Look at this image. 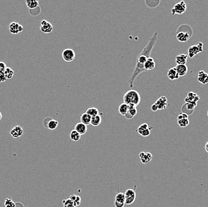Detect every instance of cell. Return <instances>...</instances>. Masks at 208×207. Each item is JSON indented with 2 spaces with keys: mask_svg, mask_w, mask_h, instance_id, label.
I'll use <instances>...</instances> for the list:
<instances>
[{
  "mask_svg": "<svg viewBox=\"0 0 208 207\" xmlns=\"http://www.w3.org/2000/svg\"><path fill=\"white\" fill-rule=\"evenodd\" d=\"M157 36H158V33L155 32L153 34L152 37L150 38V40H149L146 46L142 50L141 54L138 56L135 65V68L129 79V86L131 87H133L134 81L137 78V76L139 75L141 73L146 72V70L144 69V64L146 61L147 59L150 57L151 51L156 42L157 41Z\"/></svg>",
  "mask_w": 208,
  "mask_h": 207,
  "instance_id": "cell-1",
  "label": "cell"
},
{
  "mask_svg": "<svg viewBox=\"0 0 208 207\" xmlns=\"http://www.w3.org/2000/svg\"><path fill=\"white\" fill-rule=\"evenodd\" d=\"M141 96L136 90H129L123 96L124 103L127 105L133 104L135 106H137L141 103Z\"/></svg>",
  "mask_w": 208,
  "mask_h": 207,
  "instance_id": "cell-2",
  "label": "cell"
},
{
  "mask_svg": "<svg viewBox=\"0 0 208 207\" xmlns=\"http://www.w3.org/2000/svg\"><path fill=\"white\" fill-rule=\"evenodd\" d=\"M203 44L202 42H198L196 45L192 46L188 49V56L193 59L194 56L201 53L203 50Z\"/></svg>",
  "mask_w": 208,
  "mask_h": 207,
  "instance_id": "cell-3",
  "label": "cell"
},
{
  "mask_svg": "<svg viewBox=\"0 0 208 207\" xmlns=\"http://www.w3.org/2000/svg\"><path fill=\"white\" fill-rule=\"evenodd\" d=\"M187 10V4L184 1H181L180 2L175 4L173 8L171 10V12L172 15L175 14H182Z\"/></svg>",
  "mask_w": 208,
  "mask_h": 207,
  "instance_id": "cell-4",
  "label": "cell"
},
{
  "mask_svg": "<svg viewBox=\"0 0 208 207\" xmlns=\"http://www.w3.org/2000/svg\"><path fill=\"white\" fill-rule=\"evenodd\" d=\"M125 205H130L132 204L136 199V192L135 189H129L125 192Z\"/></svg>",
  "mask_w": 208,
  "mask_h": 207,
  "instance_id": "cell-5",
  "label": "cell"
},
{
  "mask_svg": "<svg viewBox=\"0 0 208 207\" xmlns=\"http://www.w3.org/2000/svg\"><path fill=\"white\" fill-rule=\"evenodd\" d=\"M62 57L66 62H71L76 58V53L71 48H66L62 53Z\"/></svg>",
  "mask_w": 208,
  "mask_h": 207,
  "instance_id": "cell-6",
  "label": "cell"
},
{
  "mask_svg": "<svg viewBox=\"0 0 208 207\" xmlns=\"http://www.w3.org/2000/svg\"><path fill=\"white\" fill-rule=\"evenodd\" d=\"M9 31L12 34H18L23 31V26L17 22H13L9 25Z\"/></svg>",
  "mask_w": 208,
  "mask_h": 207,
  "instance_id": "cell-7",
  "label": "cell"
},
{
  "mask_svg": "<svg viewBox=\"0 0 208 207\" xmlns=\"http://www.w3.org/2000/svg\"><path fill=\"white\" fill-rule=\"evenodd\" d=\"M115 207H124L125 205V193L118 192L116 194L114 199Z\"/></svg>",
  "mask_w": 208,
  "mask_h": 207,
  "instance_id": "cell-8",
  "label": "cell"
},
{
  "mask_svg": "<svg viewBox=\"0 0 208 207\" xmlns=\"http://www.w3.org/2000/svg\"><path fill=\"white\" fill-rule=\"evenodd\" d=\"M197 106L196 102H188L184 104L182 107V113H186L188 115L191 114L194 111L195 108Z\"/></svg>",
  "mask_w": 208,
  "mask_h": 207,
  "instance_id": "cell-9",
  "label": "cell"
},
{
  "mask_svg": "<svg viewBox=\"0 0 208 207\" xmlns=\"http://www.w3.org/2000/svg\"><path fill=\"white\" fill-rule=\"evenodd\" d=\"M155 105L158 109V111L164 110L167 107V99L166 97L161 96L158 99L156 102L154 103Z\"/></svg>",
  "mask_w": 208,
  "mask_h": 207,
  "instance_id": "cell-10",
  "label": "cell"
},
{
  "mask_svg": "<svg viewBox=\"0 0 208 207\" xmlns=\"http://www.w3.org/2000/svg\"><path fill=\"white\" fill-rule=\"evenodd\" d=\"M53 25L46 20H42L41 22L40 25V30L43 33L45 34H49L51 33L53 31Z\"/></svg>",
  "mask_w": 208,
  "mask_h": 207,
  "instance_id": "cell-11",
  "label": "cell"
},
{
  "mask_svg": "<svg viewBox=\"0 0 208 207\" xmlns=\"http://www.w3.org/2000/svg\"><path fill=\"white\" fill-rule=\"evenodd\" d=\"M139 157L142 164H147L152 160L153 155L150 152H141L139 154Z\"/></svg>",
  "mask_w": 208,
  "mask_h": 207,
  "instance_id": "cell-12",
  "label": "cell"
},
{
  "mask_svg": "<svg viewBox=\"0 0 208 207\" xmlns=\"http://www.w3.org/2000/svg\"><path fill=\"white\" fill-rule=\"evenodd\" d=\"M176 37L178 41L181 42H186L190 39L191 35L188 34L187 32L178 31L176 34Z\"/></svg>",
  "mask_w": 208,
  "mask_h": 207,
  "instance_id": "cell-13",
  "label": "cell"
},
{
  "mask_svg": "<svg viewBox=\"0 0 208 207\" xmlns=\"http://www.w3.org/2000/svg\"><path fill=\"white\" fill-rule=\"evenodd\" d=\"M138 113V111L136 109V106L133 104H129L128 105V111L125 115V118L128 119H131L135 117Z\"/></svg>",
  "mask_w": 208,
  "mask_h": 207,
  "instance_id": "cell-14",
  "label": "cell"
},
{
  "mask_svg": "<svg viewBox=\"0 0 208 207\" xmlns=\"http://www.w3.org/2000/svg\"><path fill=\"white\" fill-rule=\"evenodd\" d=\"M23 134V129L20 125H16L13 127L11 131L10 134L14 138H19Z\"/></svg>",
  "mask_w": 208,
  "mask_h": 207,
  "instance_id": "cell-15",
  "label": "cell"
},
{
  "mask_svg": "<svg viewBox=\"0 0 208 207\" xmlns=\"http://www.w3.org/2000/svg\"><path fill=\"white\" fill-rule=\"evenodd\" d=\"M200 100V97L198 96L196 93H195L193 91H190L188 93L187 96L185 98L184 100L186 103L188 102H196Z\"/></svg>",
  "mask_w": 208,
  "mask_h": 207,
  "instance_id": "cell-16",
  "label": "cell"
},
{
  "mask_svg": "<svg viewBox=\"0 0 208 207\" xmlns=\"http://www.w3.org/2000/svg\"><path fill=\"white\" fill-rule=\"evenodd\" d=\"M198 81L201 84L206 85L208 83V74L204 70H200L197 76Z\"/></svg>",
  "mask_w": 208,
  "mask_h": 207,
  "instance_id": "cell-17",
  "label": "cell"
},
{
  "mask_svg": "<svg viewBox=\"0 0 208 207\" xmlns=\"http://www.w3.org/2000/svg\"><path fill=\"white\" fill-rule=\"evenodd\" d=\"M188 57L187 55L183 53L176 55L175 57V62L176 63V65H186Z\"/></svg>",
  "mask_w": 208,
  "mask_h": 207,
  "instance_id": "cell-18",
  "label": "cell"
},
{
  "mask_svg": "<svg viewBox=\"0 0 208 207\" xmlns=\"http://www.w3.org/2000/svg\"><path fill=\"white\" fill-rule=\"evenodd\" d=\"M167 76L171 81H175V80L178 79L180 78V76L178 74L176 70L175 69V67L171 68L167 71Z\"/></svg>",
  "mask_w": 208,
  "mask_h": 207,
  "instance_id": "cell-19",
  "label": "cell"
},
{
  "mask_svg": "<svg viewBox=\"0 0 208 207\" xmlns=\"http://www.w3.org/2000/svg\"><path fill=\"white\" fill-rule=\"evenodd\" d=\"M156 67V63L153 57H150L147 59L145 64H144V69L146 71L147 70H151L155 68Z\"/></svg>",
  "mask_w": 208,
  "mask_h": 207,
  "instance_id": "cell-20",
  "label": "cell"
},
{
  "mask_svg": "<svg viewBox=\"0 0 208 207\" xmlns=\"http://www.w3.org/2000/svg\"><path fill=\"white\" fill-rule=\"evenodd\" d=\"M74 130L77 131L81 136L84 135L87 131V125L84 124L82 123H77L74 127Z\"/></svg>",
  "mask_w": 208,
  "mask_h": 207,
  "instance_id": "cell-21",
  "label": "cell"
},
{
  "mask_svg": "<svg viewBox=\"0 0 208 207\" xmlns=\"http://www.w3.org/2000/svg\"><path fill=\"white\" fill-rule=\"evenodd\" d=\"M175 69L180 76H185L187 73L188 67L186 65H176L175 66Z\"/></svg>",
  "mask_w": 208,
  "mask_h": 207,
  "instance_id": "cell-22",
  "label": "cell"
},
{
  "mask_svg": "<svg viewBox=\"0 0 208 207\" xmlns=\"http://www.w3.org/2000/svg\"><path fill=\"white\" fill-rule=\"evenodd\" d=\"M58 125H59V122L57 121L50 118L49 121H47L46 124L45 125V127L50 130H54L58 127Z\"/></svg>",
  "mask_w": 208,
  "mask_h": 207,
  "instance_id": "cell-23",
  "label": "cell"
},
{
  "mask_svg": "<svg viewBox=\"0 0 208 207\" xmlns=\"http://www.w3.org/2000/svg\"><path fill=\"white\" fill-rule=\"evenodd\" d=\"M91 119H92V117L86 112L83 113V114H82V115L80 117L81 123H83L84 124H85L87 126L90 124Z\"/></svg>",
  "mask_w": 208,
  "mask_h": 207,
  "instance_id": "cell-24",
  "label": "cell"
},
{
  "mask_svg": "<svg viewBox=\"0 0 208 207\" xmlns=\"http://www.w3.org/2000/svg\"><path fill=\"white\" fill-rule=\"evenodd\" d=\"M26 4L29 10H32L39 7V2L37 0H27L26 1Z\"/></svg>",
  "mask_w": 208,
  "mask_h": 207,
  "instance_id": "cell-25",
  "label": "cell"
},
{
  "mask_svg": "<svg viewBox=\"0 0 208 207\" xmlns=\"http://www.w3.org/2000/svg\"><path fill=\"white\" fill-rule=\"evenodd\" d=\"M69 199L72 200L75 205V207L79 206L82 203V198L80 196L76 195H72L70 196Z\"/></svg>",
  "mask_w": 208,
  "mask_h": 207,
  "instance_id": "cell-26",
  "label": "cell"
},
{
  "mask_svg": "<svg viewBox=\"0 0 208 207\" xmlns=\"http://www.w3.org/2000/svg\"><path fill=\"white\" fill-rule=\"evenodd\" d=\"M81 135L77 132L75 130H73L71 131L70 134H69V137L71 138V140L74 141V142H78L80 140L81 138Z\"/></svg>",
  "mask_w": 208,
  "mask_h": 207,
  "instance_id": "cell-27",
  "label": "cell"
},
{
  "mask_svg": "<svg viewBox=\"0 0 208 207\" xmlns=\"http://www.w3.org/2000/svg\"><path fill=\"white\" fill-rule=\"evenodd\" d=\"M101 122H102V118L100 115H98L93 117H92L90 124L94 127H97L101 124Z\"/></svg>",
  "mask_w": 208,
  "mask_h": 207,
  "instance_id": "cell-28",
  "label": "cell"
},
{
  "mask_svg": "<svg viewBox=\"0 0 208 207\" xmlns=\"http://www.w3.org/2000/svg\"><path fill=\"white\" fill-rule=\"evenodd\" d=\"M86 113H87L88 115H89L91 117H93L95 116L99 115V112L98 109L95 107L89 108V109H87Z\"/></svg>",
  "mask_w": 208,
  "mask_h": 207,
  "instance_id": "cell-29",
  "label": "cell"
},
{
  "mask_svg": "<svg viewBox=\"0 0 208 207\" xmlns=\"http://www.w3.org/2000/svg\"><path fill=\"white\" fill-rule=\"evenodd\" d=\"M128 111V105L127 104L123 103L121 104L118 107V112L120 115L125 116L126 113Z\"/></svg>",
  "mask_w": 208,
  "mask_h": 207,
  "instance_id": "cell-30",
  "label": "cell"
},
{
  "mask_svg": "<svg viewBox=\"0 0 208 207\" xmlns=\"http://www.w3.org/2000/svg\"><path fill=\"white\" fill-rule=\"evenodd\" d=\"M4 74L5 75L6 79H12L13 78V76L14 75V70L12 69L11 68L7 67V68L4 72Z\"/></svg>",
  "mask_w": 208,
  "mask_h": 207,
  "instance_id": "cell-31",
  "label": "cell"
},
{
  "mask_svg": "<svg viewBox=\"0 0 208 207\" xmlns=\"http://www.w3.org/2000/svg\"><path fill=\"white\" fill-rule=\"evenodd\" d=\"M177 121H178V124L182 128H185V127H187L190 124V121H189L188 118L182 119H180V120H177Z\"/></svg>",
  "mask_w": 208,
  "mask_h": 207,
  "instance_id": "cell-32",
  "label": "cell"
},
{
  "mask_svg": "<svg viewBox=\"0 0 208 207\" xmlns=\"http://www.w3.org/2000/svg\"><path fill=\"white\" fill-rule=\"evenodd\" d=\"M4 205L5 207H16V204L13 202V200H12L11 198L8 197L6 200H5V202H4Z\"/></svg>",
  "mask_w": 208,
  "mask_h": 207,
  "instance_id": "cell-33",
  "label": "cell"
},
{
  "mask_svg": "<svg viewBox=\"0 0 208 207\" xmlns=\"http://www.w3.org/2000/svg\"><path fill=\"white\" fill-rule=\"evenodd\" d=\"M151 127H150L148 124L146 123H143L142 124L140 125L137 128V132H138L139 134H141V133L144 130H146V129L150 128Z\"/></svg>",
  "mask_w": 208,
  "mask_h": 207,
  "instance_id": "cell-34",
  "label": "cell"
},
{
  "mask_svg": "<svg viewBox=\"0 0 208 207\" xmlns=\"http://www.w3.org/2000/svg\"><path fill=\"white\" fill-rule=\"evenodd\" d=\"M63 207H76L73 202L69 198L67 200H62Z\"/></svg>",
  "mask_w": 208,
  "mask_h": 207,
  "instance_id": "cell-35",
  "label": "cell"
},
{
  "mask_svg": "<svg viewBox=\"0 0 208 207\" xmlns=\"http://www.w3.org/2000/svg\"><path fill=\"white\" fill-rule=\"evenodd\" d=\"M40 12H41V8H40V6L36 8H34V9L29 10L30 14L32 15V16H37V15H38L40 13Z\"/></svg>",
  "mask_w": 208,
  "mask_h": 207,
  "instance_id": "cell-36",
  "label": "cell"
},
{
  "mask_svg": "<svg viewBox=\"0 0 208 207\" xmlns=\"http://www.w3.org/2000/svg\"><path fill=\"white\" fill-rule=\"evenodd\" d=\"M153 128V127H151L150 128L148 129H146V130L142 131L141 133V136H142V137H148L150 135V131H151V130Z\"/></svg>",
  "mask_w": 208,
  "mask_h": 207,
  "instance_id": "cell-37",
  "label": "cell"
},
{
  "mask_svg": "<svg viewBox=\"0 0 208 207\" xmlns=\"http://www.w3.org/2000/svg\"><path fill=\"white\" fill-rule=\"evenodd\" d=\"M6 68H7L6 64L3 62H0V74L4 73Z\"/></svg>",
  "mask_w": 208,
  "mask_h": 207,
  "instance_id": "cell-38",
  "label": "cell"
},
{
  "mask_svg": "<svg viewBox=\"0 0 208 207\" xmlns=\"http://www.w3.org/2000/svg\"><path fill=\"white\" fill-rule=\"evenodd\" d=\"M186 118H188V115H187L186 113H181L177 117V120H180V119H186Z\"/></svg>",
  "mask_w": 208,
  "mask_h": 207,
  "instance_id": "cell-39",
  "label": "cell"
},
{
  "mask_svg": "<svg viewBox=\"0 0 208 207\" xmlns=\"http://www.w3.org/2000/svg\"><path fill=\"white\" fill-rule=\"evenodd\" d=\"M7 80L4 73L0 74V83H3Z\"/></svg>",
  "mask_w": 208,
  "mask_h": 207,
  "instance_id": "cell-40",
  "label": "cell"
},
{
  "mask_svg": "<svg viewBox=\"0 0 208 207\" xmlns=\"http://www.w3.org/2000/svg\"><path fill=\"white\" fill-rule=\"evenodd\" d=\"M151 111H153V112H156V111H158V109H157V108L156 107V106L155 105V104H154L151 105Z\"/></svg>",
  "mask_w": 208,
  "mask_h": 207,
  "instance_id": "cell-41",
  "label": "cell"
},
{
  "mask_svg": "<svg viewBox=\"0 0 208 207\" xmlns=\"http://www.w3.org/2000/svg\"><path fill=\"white\" fill-rule=\"evenodd\" d=\"M205 151L206 152H207L208 153V142L205 144Z\"/></svg>",
  "mask_w": 208,
  "mask_h": 207,
  "instance_id": "cell-42",
  "label": "cell"
},
{
  "mask_svg": "<svg viewBox=\"0 0 208 207\" xmlns=\"http://www.w3.org/2000/svg\"><path fill=\"white\" fill-rule=\"evenodd\" d=\"M2 115L1 112H0V121L2 119Z\"/></svg>",
  "mask_w": 208,
  "mask_h": 207,
  "instance_id": "cell-43",
  "label": "cell"
},
{
  "mask_svg": "<svg viewBox=\"0 0 208 207\" xmlns=\"http://www.w3.org/2000/svg\"><path fill=\"white\" fill-rule=\"evenodd\" d=\"M207 115H208V112H207Z\"/></svg>",
  "mask_w": 208,
  "mask_h": 207,
  "instance_id": "cell-44",
  "label": "cell"
}]
</instances>
